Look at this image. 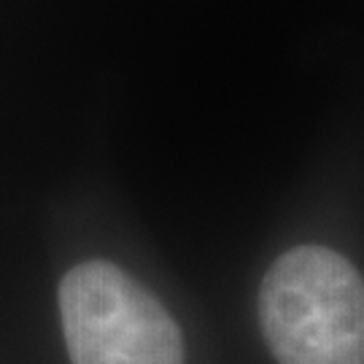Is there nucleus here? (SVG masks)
Listing matches in <instances>:
<instances>
[{
  "label": "nucleus",
  "instance_id": "f257e3e1",
  "mask_svg": "<svg viewBox=\"0 0 364 364\" xmlns=\"http://www.w3.org/2000/svg\"><path fill=\"white\" fill-rule=\"evenodd\" d=\"M259 321L278 364H364V278L332 248H291L262 281Z\"/></svg>",
  "mask_w": 364,
  "mask_h": 364
},
{
  "label": "nucleus",
  "instance_id": "f03ea898",
  "mask_svg": "<svg viewBox=\"0 0 364 364\" xmlns=\"http://www.w3.org/2000/svg\"><path fill=\"white\" fill-rule=\"evenodd\" d=\"M60 316L73 364H183L168 308L111 262H84L63 278Z\"/></svg>",
  "mask_w": 364,
  "mask_h": 364
}]
</instances>
